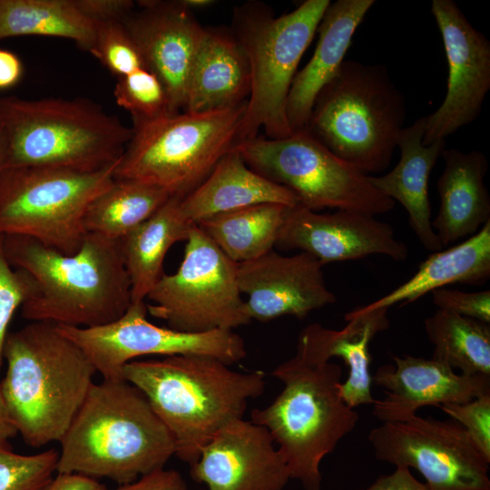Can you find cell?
Listing matches in <instances>:
<instances>
[{"label": "cell", "mask_w": 490, "mask_h": 490, "mask_svg": "<svg viewBox=\"0 0 490 490\" xmlns=\"http://www.w3.org/2000/svg\"><path fill=\"white\" fill-rule=\"evenodd\" d=\"M7 260L33 284L22 316L31 321L94 328L121 318L132 303L131 282L120 240L87 232L67 255L35 240L4 236Z\"/></svg>", "instance_id": "6da1fadb"}, {"label": "cell", "mask_w": 490, "mask_h": 490, "mask_svg": "<svg viewBox=\"0 0 490 490\" xmlns=\"http://www.w3.org/2000/svg\"><path fill=\"white\" fill-rule=\"evenodd\" d=\"M204 355H175L132 360L124 379L147 397L172 434L175 455L191 466L202 447L228 423L243 418L250 399L261 396L265 374L241 373Z\"/></svg>", "instance_id": "7a4b0ae2"}, {"label": "cell", "mask_w": 490, "mask_h": 490, "mask_svg": "<svg viewBox=\"0 0 490 490\" xmlns=\"http://www.w3.org/2000/svg\"><path fill=\"white\" fill-rule=\"evenodd\" d=\"M59 443L56 473L105 477L119 485L164 468L175 455L172 434L126 379L93 383Z\"/></svg>", "instance_id": "3957f363"}, {"label": "cell", "mask_w": 490, "mask_h": 490, "mask_svg": "<svg viewBox=\"0 0 490 490\" xmlns=\"http://www.w3.org/2000/svg\"><path fill=\"white\" fill-rule=\"evenodd\" d=\"M0 388L17 434L41 447L60 442L82 407L96 370L55 324L32 321L8 333Z\"/></svg>", "instance_id": "277c9868"}, {"label": "cell", "mask_w": 490, "mask_h": 490, "mask_svg": "<svg viewBox=\"0 0 490 490\" xmlns=\"http://www.w3.org/2000/svg\"><path fill=\"white\" fill-rule=\"evenodd\" d=\"M271 375L284 387L271 404L250 412V421L270 434L291 479L321 490L320 464L358 421L341 397L338 364L297 348Z\"/></svg>", "instance_id": "5b68a950"}, {"label": "cell", "mask_w": 490, "mask_h": 490, "mask_svg": "<svg viewBox=\"0 0 490 490\" xmlns=\"http://www.w3.org/2000/svg\"><path fill=\"white\" fill-rule=\"evenodd\" d=\"M5 168L43 167L82 172L119 161L132 130L83 98L0 97Z\"/></svg>", "instance_id": "8992f818"}, {"label": "cell", "mask_w": 490, "mask_h": 490, "mask_svg": "<svg viewBox=\"0 0 490 490\" xmlns=\"http://www.w3.org/2000/svg\"><path fill=\"white\" fill-rule=\"evenodd\" d=\"M406 115L404 95L385 65L344 60L317 95L304 129L368 175L389 166Z\"/></svg>", "instance_id": "52a82bcc"}, {"label": "cell", "mask_w": 490, "mask_h": 490, "mask_svg": "<svg viewBox=\"0 0 490 490\" xmlns=\"http://www.w3.org/2000/svg\"><path fill=\"white\" fill-rule=\"evenodd\" d=\"M329 4V0H306L280 16L259 2L234 9L230 30L246 54L250 72V92L237 142L258 136L261 129L270 139L293 133L286 114L289 89Z\"/></svg>", "instance_id": "ba28073f"}, {"label": "cell", "mask_w": 490, "mask_h": 490, "mask_svg": "<svg viewBox=\"0 0 490 490\" xmlns=\"http://www.w3.org/2000/svg\"><path fill=\"white\" fill-rule=\"evenodd\" d=\"M246 103L205 113L179 112L133 123L114 179L132 180L183 199L237 142Z\"/></svg>", "instance_id": "9c48e42d"}, {"label": "cell", "mask_w": 490, "mask_h": 490, "mask_svg": "<svg viewBox=\"0 0 490 490\" xmlns=\"http://www.w3.org/2000/svg\"><path fill=\"white\" fill-rule=\"evenodd\" d=\"M118 162L96 172L43 167L5 168L0 173V235L29 237L74 254L87 231L91 202L114 181Z\"/></svg>", "instance_id": "30bf717a"}, {"label": "cell", "mask_w": 490, "mask_h": 490, "mask_svg": "<svg viewBox=\"0 0 490 490\" xmlns=\"http://www.w3.org/2000/svg\"><path fill=\"white\" fill-rule=\"evenodd\" d=\"M233 149L251 170L289 189L309 210L376 216L395 207L393 200L371 184L369 175L337 157L305 129L281 139L258 135Z\"/></svg>", "instance_id": "8fae6325"}, {"label": "cell", "mask_w": 490, "mask_h": 490, "mask_svg": "<svg viewBox=\"0 0 490 490\" xmlns=\"http://www.w3.org/2000/svg\"><path fill=\"white\" fill-rule=\"evenodd\" d=\"M177 271L163 274L146 299L147 312L185 333L232 330L251 321L237 282V263L197 226L185 240Z\"/></svg>", "instance_id": "7c38bea8"}, {"label": "cell", "mask_w": 490, "mask_h": 490, "mask_svg": "<svg viewBox=\"0 0 490 490\" xmlns=\"http://www.w3.org/2000/svg\"><path fill=\"white\" fill-rule=\"evenodd\" d=\"M145 301L132 302L125 313L106 325L78 328L56 325L85 353L96 372L107 380L124 379L123 367L149 355H204L227 365L246 357L243 338L233 330L185 333L150 322Z\"/></svg>", "instance_id": "4fadbf2b"}, {"label": "cell", "mask_w": 490, "mask_h": 490, "mask_svg": "<svg viewBox=\"0 0 490 490\" xmlns=\"http://www.w3.org/2000/svg\"><path fill=\"white\" fill-rule=\"evenodd\" d=\"M377 459L412 467L426 490H490L489 462L456 421L413 416L368 434Z\"/></svg>", "instance_id": "5bb4252c"}, {"label": "cell", "mask_w": 490, "mask_h": 490, "mask_svg": "<svg viewBox=\"0 0 490 490\" xmlns=\"http://www.w3.org/2000/svg\"><path fill=\"white\" fill-rule=\"evenodd\" d=\"M431 13L442 36L448 65L441 105L426 116L423 144L446 140L481 113L490 90V42L453 0H433Z\"/></svg>", "instance_id": "9a60e30c"}, {"label": "cell", "mask_w": 490, "mask_h": 490, "mask_svg": "<svg viewBox=\"0 0 490 490\" xmlns=\"http://www.w3.org/2000/svg\"><path fill=\"white\" fill-rule=\"evenodd\" d=\"M276 246L307 252L323 265L374 254L397 261L408 257L393 228L375 216L346 210L318 213L299 204L288 207Z\"/></svg>", "instance_id": "2e32d148"}, {"label": "cell", "mask_w": 490, "mask_h": 490, "mask_svg": "<svg viewBox=\"0 0 490 490\" xmlns=\"http://www.w3.org/2000/svg\"><path fill=\"white\" fill-rule=\"evenodd\" d=\"M139 3L141 9L133 10L122 22L145 68L163 83L172 111L182 112L190 73L206 27L181 0Z\"/></svg>", "instance_id": "e0dca14e"}, {"label": "cell", "mask_w": 490, "mask_h": 490, "mask_svg": "<svg viewBox=\"0 0 490 490\" xmlns=\"http://www.w3.org/2000/svg\"><path fill=\"white\" fill-rule=\"evenodd\" d=\"M323 264L300 251L283 256L273 250L237 263V282L250 318L267 322L282 316L304 319L317 309L337 301L325 282Z\"/></svg>", "instance_id": "ac0fdd59"}, {"label": "cell", "mask_w": 490, "mask_h": 490, "mask_svg": "<svg viewBox=\"0 0 490 490\" xmlns=\"http://www.w3.org/2000/svg\"><path fill=\"white\" fill-rule=\"evenodd\" d=\"M190 474L206 490H283L291 479L270 432L243 418L213 436Z\"/></svg>", "instance_id": "d6986e66"}, {"label": "cell", "mask_w": 490, "mask_h": 490, "mask_svg": "<svg viewBox=\"0 0 490 490\" xmlns=\"http://www.w3.org/2000/svg\"><path fill=\"white\" fill-rule=\"evenodd\" d=\"M392 358L395 367L383 365L372 377V384L386 390V397L373 404V415L383 423L405 421L423 407L465 403L490 395V377L457 374L434 358Z\"/></svg>", "instance_id": "ffe728a7"}, {"label": "cell", "mask_w": 490, "mask_h": 490, "mask_svg": "<svg viewBox=\"0 0 490 490\" xmlns=\"http://www.w3.org/2000/svg\"><path fill=\"white\" fill-rule=\"evenodd\" d=\"M374 4V0H338L326 9L313 55L297 72L289 89L286 114L292 132L306 127L317 95L341 65L357 28Z\"/></svg>", "instance_id": "44dd1931"}, {"label": "cell", "mask_w": 490, "mask_h": 490, "mask_svg": "<svg viewBox=\"0 0 490 490\" xmlns=\"http://www.w3.org/2000/svg\"><path fill=\"white\" fill-rule=\"evenodd\" d=\"M425 126L426 116L404 127L397 141L401 152L397 164L387 174L369 175L368 179L377 191L405 208L410 227L422 246L436 252L443 246L431 225L428 181L446 142L441 140L424 145Z\"/></svg>", "instance_id": "7402d4cb"}, {"label": "cell", "mask_w": 490, "mask_h": 490, "mask_svg": "<svg viewBox=\"0 0 490 490\" xmlns=\"http://www.w3.org/2000/svg\"><path fill=\"white\" fill-rule=\"evenodd\" d=\"M250 92L246 54L230 29L206 28L190 73L182 112L240 107Z\"/></svg>", "instance_id": "603a6c76"}, {"label": "cell", "mask_w": 490, "mask_h": 490, "mask_svg": "<svg viewBox=\"0 0 490 490\" xmlns=\"http://www.w3.org/2000/svg\"><path fill=\"white\" fill-rule=\"evenodd\" d=\"M445 168L436 183L440 198L431 225L443 248L474 235L490 220V195L484 182L486 156L479 151L445 149Z\"/></svg>", "instance_id": "cb8c5ba5"}, {"label": "cell", "mask_w": 490, "mask_h": 490, "mask_svg": "<svg viewBox=\"0 0 490 490\" xmlns=\"http://www.w3.org/2000/svg\"><path fill=\"white\" fill-rule=\"evenodd\" d=\"M347 325L339 330L313 323L303 328L297 346L318 358L330 360L340 358L348 368L339 391L344 402L352 408L374 404L371 393V356L369 345L374 337L389 326L387 309L360 312L357 309L345 315Z\"/></svg>", "instance_id": "d4e9b609"}, {"label": "cell", "mask_w": 490, "mask_h": 490, "mask_svg": "<svg viewBox=\"0 0 490 490\" xmlns=\"http://www.w3.org/2000/svg\"><path fill=\"white\" fill-rule=\"evenodd\" d=\"M299 204L289 189L251 170L233 148L216 164L210 175L181 200L182 218L191 225L219 214L251 205Z\"/></svg>", "instance_id": "484cf974"}, {"label": "cell", "mask_w": 490, "mask_h": 490, "mask_svg": "<svg viewBox=\"0 0 490 490\" xmlns=\"http://www.w3.org/2000/svg\"><path fill=\"white\" fill-rule=\"evenodd\" d=\"M490 278V220L465 241L433 252L405 283L388 294L357 308L360 312L407 305L450 284L482 285Z\"/></svg>", "instance_id": "4316f807"}, {"label": "cell", "mask_w": 490, "mask_h": 490, "mask_svg": "<svg viewBox=\"0 0 490 490\" xmlns=\"http://www.w3.org/2000/svg\"><path fill=\"white\" fill-rule=\"evenodd\" d=\"M181 200L170 197L154 214L120 240L131 282L132 302L145 301L164 274L163 261L170 248L188 238L192 225L181 214Z\"/></svg>", "instance_id": "83f0119b"}, {"label": "cell", "mask_w": 490, "mask_h": 490, "mask_svg": "<svg viewBox=\"0 0 490 490\" xmlns=\"http://www.w3.org/2000/svg\"><path fill=\"white\" fill-rule=\"evenodd\" d=\"M288 206L261 203L215 214L197 225L235 263L273 250Z\"/></svg>", "instance_id": "f1b7e54d"}, {"label": "cell", "mask_w": 490, "mask_h": 490, "mask_svg": "<svg viewBox=\"0 0 490 490\" xmlns=\"http://www.w3.org/2000/svg\"><path fill=\"white\" fill-rule=\"evenodd\" d=\"M23 35L69 39L90 53L95 25L74 0H0V40Z\"/></svg>", "instance_id": "f546056e"}, {"label": "cell", "mask_w": 490, "mask_h": 490, "mask_svg": "<svg viewBox=\"0 0 490 490\" xmlns=\"http://www.w3.org/2000/svg\"><path fill=\"white\" fill-rule=\"evenodd\" d=\"M171 196L163 190L132 180L114 179L89 205L87 232L120 240L154 214Z\"/></svg>", "instance_id": "4dcf8cb0"}, {"label": "cell", "mask_w": 490, "mask_h": 490, "mask_svg": "<svg viewBox=\"0 0 490 490\" xmlns=\"http://www.w3.org/2000/svg\"><path fill=\"white\" fill-rule=\"evenodd\" d=\"M432 358L461 374L490 377V326L475 318L436 309L425 319Z\"/></svg>", "instance_id": "1f68e13d"}, {"label": "cell", "mask_w": 490, "mask_h": 490, "mask_svg": "<svg viewBox=\"0 0 490 490\" xmlns=\"http://www.w3.org/2000/svg\"><path fill=\"white\" fill-rule=\"evenodd\" d=\"M113 95L116 103L130 113L133 123L175 113L163 83L146 68L119 77Z\"/></svg>", "instance_id": "d6a6232c"}, {"label": "cell", "mask_w": 490, "mask_h": 490, "mask_svg": "<svg viewBox=\"0 0 490 490\" xmlns=\"http://www.w3.org/2000/svg\"><path fill=\"white\" fill-rule=\"evenodd\" d=\"M58 457L54 448L22 455L0 441V490H42L56 473Z\"/></svg>", "instance_id": "836d02e7"}, {"label": "cell", "mask_w": 490, "mask_h": 490, "mask_svg": "<svg viewBox=\"0 0 490 490\" xmlns=\"http://www.w3.org/2000/svg\"><path fill=\"white\" fill-rule=\"evenodd\" d=\"M94 43L90 53L117 78L145 64L138 46L122 21L95 23Z\"/></svg>", "instance_id": "e575fe53"}, {"label": "cell", "mask_w": 490, "mask_h": 490, "mask_svg": "<svg viewBox=\"0 0 490 490\" xmlns=\"http://www.w3.org/2000/svg\"><path fill=\"white\" fill-rule=\"evenodd\" d=\"M30 277L15 269L7 260L4 236L0 235V368L4 362L3 348L8 326L15 310L22 307L32 291Z\"/></svg>", "instance_id": "d590c367"}, {"label": "cell", "mask_w": 490, "mask_h": 490, "mask_svg": "<svg viewBox=\"0 0 490 490\" xmlns=\"http://www.w3.org/2000/svg\"><path fill=\"white\" fill-rule=\"evenodd\" d=\"M438 407L464 427L475 446L490 463V395Z\"/></svg>", "instance_id": "8d00e7d4"}, {"label": "cell", "mask_w": 490, "mask_h": 490, "mask_svg": "<svg viewBox=\"0 0 490 490\" xmlns=\"http://www.w3.org/2000/svg\"><path fill=\"white\" fill-rule=\"evenodd\" d=\"M437 309L475 318L490 324V291L466 292L439 288L431 291Z\"/></svg>", "instance_id": "74e56055"}, {"label": "cell", "mask_w": 490, "mask_h": 490, "mask_svg": "<svg viewBox=\"0 0 490 490\" xmlns=\"http://www.w3.org/2000/svg\"><path fill=\"white\" fill-rule=\"evenodd\" d=\"M79 10L93 24L123 21L134 9L131 0H74Z\"/></svg>", "instance_id": "f35d334b"}, {"label": "cell", "mask_w": 490, "mask_h": 490, "mask_svg": "<svg viewBox=\"0 0 490 490\" xmlns=\"http://www.w3.org/2000/svg\"><path fill=\"white\" fill-rule=\"evenodd\" d=\"M113 490H189L182 475L173 469H158Z\"/></svg>", "instance_id": "ab89813d"}, {"label": "cell", "mask_w": 490, "mask_h": 490, "mask_svg": "<svg viewBox=\"0 0 490 490\" xmlns=\"http://www.w3.org/2000/svg\"><path fill=\"white\" fill-rule=\"evenodd\" d=\"M357 490H426V488L424 483L414 477L410 468L399 466H396L392 474L381 475L369 486Z\"/></svg>", "instance_id": "60d3db41"}, {"label": "cell", "mask_w": 490, "mask_h": 490, "mask_svg": "<svg viewBox=\"0 0 490 490\" xmlns=\"http://www.w3.org/2000/svg\"><path fill=\"white\" fill-rule=\"evenodd\" d=\"M42 490H109L97 479L76 473H57Z\"/></svg>", "instance_id": "b9f144b4"}, {"label": "cell", "mask_w": 490, "mask_h": 490, "mask_svg": "<svg viewBox=\"0 0 490 490\" xmlns=\"http://www.w3.org/2000/svg\"><path fill=\"white\" fill-rule=\"evenodd\" d=\"M23 64L15 54L0 49V90L17 84L23 76Z\"/></svg>", "instance_id": "7bdbcfd3"}, {"label": "cell", "mask_w": 490, "mask_h": 490, "mask_svg": "<svg viewBox=\"0 0 490 490\" xmlns=\"http://www.w3.org/2000/svg\"><path fill=\"white\" fill-rule=\"evenodd\" d=\"M17 431L11 421L6 405L0 388V441L7 442L8 439L15 436Z\"/></svg>", "instance_id": "ee69618b"}, {"label": "cell", "mask_w": 490, "mask_h": 490, "mask_svg": "<svg viewBox=\"0 0 490 490\" xmlns=\"http://www.w3.org/2000/svg\"><path fill=\"white\" fill-rule=\"evenodd\" d=\"M181 1L191 11L209 7L210 5L215 3L212 0H181Z\"/></svg>", "instance_id": "f6af8a7d"}, {"label": "cell", "mask_w": 490, "mask_h": 490, "mask_svg": "<svg viewBox=\"0 0 490 490\" xmlns=\"http://www.w3.org/2000/svg\"><path fill=\"white\" fill-rule=\"evenodd\" d=\"M5 145L4 135L0 127V173L5 169Z\"/></svg>", "instance_id": "bcb514c9"}]
</instances>
